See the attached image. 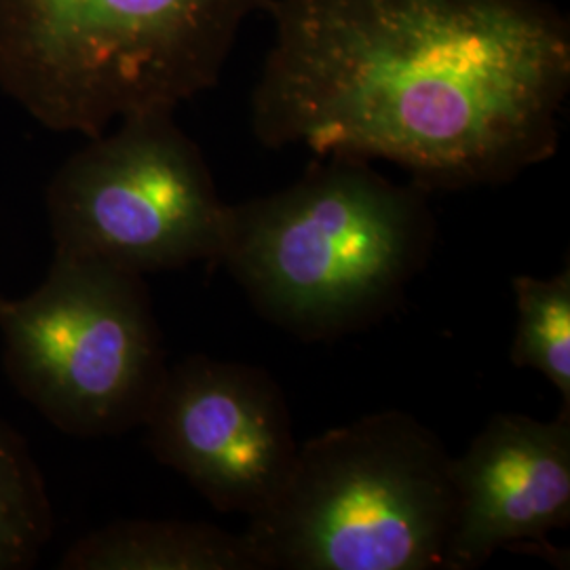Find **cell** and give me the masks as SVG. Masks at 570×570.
Returning <instances> with one entry per match:
<instances>
[{"label": "cell", "mask_w": 570, "mask_h": 570, "mask_svg": "<svg viewBox=\"0 0 570 570\" xmlns=\"http://www.w3.org/2000/svg\"><path fill=\"white\" fill-rule=\"evenodd\" d=\"M252 96L268 148L385 161L423 190L510 183L558 150L570 28L543 0H268Z\"/></svg>", "instance_id": "1"}, {"label": "cell", "mask_w": 570, "mask_h": 570, "mask_svg": "<svg viewBox=\"0 0 570 570\" xmlns=\"http://www.w3.org/2000/svg\"><path fill=\"white\" fill-rule=\"evenodd\" d=\"M428 190L320 157L287 188L228 207L218 263L273 326L327 341L393 311L433 244Z\"/></svg>", "instance_id": "2"}, {"label": "cell", "mask_w": 570, "mask_h": 570, "mask_svg": "<svg viewBox=\"0 0 570 570\" xmlns=\"http://www.w3.org/2000/svg\"><path fill=\"white\" fill-rule=\"evenodd\" d=\"M266 0H0V89L53 131L176 112Z\"/></svg>", "instance_id": "3"}, {"label": "cell", "mask_w": 570, "mask_h": 570, "mask_svg": "<svg viewBox=\"0 0 570 570\" xmlns=\"http://www.w3.org/2000/svg\"><path fill=\"white\" fill-rule=\"evenodd\" d=\"M449 450L400 410L298 444L284 489L244 530L263 570H446Z\"/></svg>", "instance_id": "4"}, {"label": "cell", "mask_w": 570, "mask_h": 570, "mask_svg": "<svg viewBox=\"0 0 570 570\" xmlns=\"http://www.w3.org/2000/svg\"><path fill=\"white\" fill-rule=\"evenodd\" d=\"M4 367L56 428L115 435L142 425L165 351L142 275L53 254L32 294L0 296Z\"/></svg>", "instance_id": "5"}, {"label": "cell", "mask_w": 570, "mask_h": 570, "mask_svg": "<svg viewBox=\"0 0 570 570\" xmlns=\"http://www.w3.org/2000/svg\"><path fill=\"white\" fill-rule=\"evenodd\" d=\"M228 207L174 112L134 115L89 138L47 190L53 254L142 277L218 261Z\"/></svg>", "instance_id": "6"}, {"label": "cell", "mask_w": 570, "mask_h": 570, "mask_svg": "<svg viewBox=\"0 0 570 570\" xmlns=\"http://www.w3.org/2000/svg\"><path fill=\"white\" fill-rule=\"evenodd\" d=\"M142 428L159 463L216 510L247 518L273 503L298 452L277 381L263 367L205 355L167 366Z\"/></svg>", "instance_id": "7"}, {"label": "cell", "mask_w": 570, "mask_h": 570, "mask_svg": "<svg viewBox=\"0 0 570 570\" xmlns=\"http://www.w3.org/2000/svg\"><path fill=\"white\" fill-rule=\"evenodd\" d=\"M454 527L446 570L487 564L518 543L550 548L570 527V406L556 419L494 414L465 454L452 456Z\"/></svg>", "instance_id": "8"}, {"label": "cell", "mask_w": 570, "mask_h": 570, "mask_svg": "<svg viewBox=\"0 0 570 570\" xmlns=\"http://www.w3.org/2000/svg\"><path fill=\"white\" fill-rule=\"evenodd\" d=\"M61 570H263L244 532L183 520H121L61 556Z\"/></svg>", "instance_id": "9"}, {"label": "cell", "mask_w": 570, "mask_h": 570, "mask_svg": "<svg viewBox=\"0 0 570 570\" xmlns=\"http://www.w3.org/2000/svg\"><path fill=\"white\" fill-rule=\"evenodd\" d=\"M518 324L510 360L546 376L570 406V268L553 277H513Z\"/></svg>", "instance_id": "10"}, {"label": "cell", "mask_w": 570, "mask_h": 570, "mask_svg": "<svg viewBox=\"0 0 570 570\" xmlns=\"http://www.w3.org/2000/svg\"><path fill=\"white\" fill-rule=\"evenodd\" d=\"M53 532L41 469L20 433L0 421V570L37 564Z\"/></svg>", "instance_id": "11"}]
</instances>
